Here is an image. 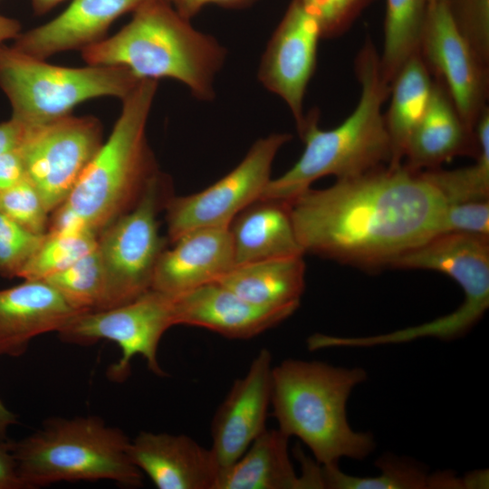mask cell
<instances>
[{
	"mask_svg": "<svg viewBox=\"0 0 489 489\" xmlns=\"http://www.w3.org/2000/svg\"><path fill=\"white\" fill-rule=\"evenodd\" d=\"M446 202L403 163L310 187L289 201L304 252L366 271L390 267L437 235Z\"/></svg>",
	"mask_w": 489,
	"mask_h": 489,
	"instance_id": "6da1fadb",
	"label": "cell"
},
{
	"mask_svg": "<svg viewBox=\"0 0 489 489\" xmlns=\"http://www.w3.org/2000/svg\"><path fill=\"white\" fill-rule=\"evenodd\" d=\"M155 80H140L122 99V109L105 142L64 202L53 211L48 231L99 235L139 201L159 171L146 137L157 92Z\"/></svg>",
	"mask_w": 489,
	"mask_h": 489,
	"instance_id": "7a4b0ae2",
	"label": "cell"
},
{
	"mask_svg": "<svg viewBox=\"0 0 489 489\" xmlns=\"http://www.w3.org/2000/svg\"><path fill=\"white\" fill-rule=\"evenodd\" d=\"M355 72L360 95L353 111L331 129L320 128L318 111L305 115L297 128L304 142L302 154L289 170L269 181L261 197L289 202L322 177L352 178L389 165L382 105L390 84L382 77L379 55L370 39L356 57Z\"/></svg>",
	"mask_w": 489,
	"mask_h": 489,
	"instance_id": "3957f363",
	"label": "cell"
},
{
	"mask_svg": "<svg viewBox=\"0 0 489 489\" xmlns=\"http://www.w3.org/2000/svg\"><path fill=\"white\" fill-rule=\"evenodd\" d=\"M88 65L118 66L139 80L170 78L200 100L214 97L213 82L225 53L196 30L167 0H146L115 34L85 47Z\"/></svg>",
	"mask_w": 489,
	"mask_h": 489,
	"instance_id": "277c9868",
	"label": "cell"
},
{
	"mask_svg": "<svg viewBox=\"0 0 489 489\" xmlns=\"http://www.w3.org/2000/svg\"><path fill=\"white\" fill-rule=\"evenodd\" d=\"M366 379L360 368L283 360L272 369L271 405L278 429L298 437L321 465L366 458L374 450L373 436L354 431L346 413L352 389Z\"/></svg>",
	"mask_w": 489,
	"mask_h": 489,
	"instance_id": "5b68a950",
	"label": "cell"
},
{
	"mask_svg": "<svg viewBox=\"0 0 489 489\" xmlns=\"http://www.w3.org/2000/svg\"><path fill=\"white\" fill-rule=\"evenodd\" d=\"M130 439L97 416L53 417L12 443L18 475L25 489L67 481L110 480L139 486L143 474L132 462Z\"/></svg>",
	"mask_w": 489,
	"mask_h": 489,
	"instance_id": "8992f818",
	"label": "cell"
},
{
	"mask_svg": "<svg viewBox=\"0 0 489 489\" xmlns=\"http://www.w3.org/2000/svg\"><path fill=\"white\" fill-rule=\"evenodd\" d=\"M140 80L118 66L65 67L0 44V89L12 118L24 126L47 123L72 114L89 100L124 99Z\"/></svg>",
	"mask_w": 489,
	"mask_h": 489,
	"instance_id": "52a82bcc",
	"label": "cell"
},
{
	"mask_svg": "<svg viewBox=\"0 0 489 489\" xmlns=\"http://www.w3.org/2000/svg\"><path fill=\"white\" fill-rule=\"evenodd\" d=\"M171 179L158 171L137 204L98 236L105 278L101 310L120 306L151 289L158 260L166 249L159 235V213L173 196Z\"/></svg>",
	"mask_w": 489,
	"mask_h": 489,
	"instance_id": "ba28073f",
	"label": "cell"
},
{
	"mask_svg": "<svg viewBox=\"0 0 489 489\" xmlns=\"http://www.w3.org/2000/svg\"><path fill=\"white\" fill-rule=\"evenodd\" d=\"M174 326L171 295L150 289L128 303L74 316L60 331L62 341L91 345L101 340L114 341L121 350L120 359L108 369L116 382L125 380L130 361L137 355L146 360L154 374L164 377L158 350L163 334Z\"/></svg>",
	"mask_w": 489,
	"mask_h": 489,
	"instance_id": "9c48e42d",
	"label": "cell"
},
{
	"mask_svg": "<svg viewBox=\"0 0 489 489\" xmlns=\"http://www.w3.org/2000/svg\"><path fill=\"white\" fill-rule=\"evenodd\" d=\"M291 139L289 133L262 138L234 169L213 185L195 194L173 195L164 209L169 242L194 229L228 227L242 210L262 197L276 154Z\"/></svg>",
	"mask_w": 489,
	"mask_h": 489,
	"instance_id": "30bf717a",
	"label": "cell"
},
{
	"mask_svg": "<svg viewBox=\"0 0 489 489\" xmlns=\"http://www.w3.org/2000/svg\"><path fill=\"white\" fill-rule=\"evenodd\" d=\"M18 149L26 177L46 209L53 212L69 196L102 141V126L93 116L66 117L24 126Z\"/></svg>",
	"mask_w": 489,
	"mask_h": 489,
	"instance_id": "8fae6325",
	"label": "cell"
},
{
	"mask_svg": "<svg viewBox=\"0 0 489 489\" xmlns=\"http://www.w3.org/2000/svg\"><path fill=\"white\" fill-rule=\"evenodd\" d=\"M419 54L472 130L487 107L489 66L455 27L446 0L429 2Z\"/></svg>",
	"mask_w": 489,
	"mask_h": 489,
	"instance_id": "7c38bea8",
	"label": "cell"
},
{
	"mask_svg": "<svg viewBox=\"0 0 489 489\" xmlns=\"http://www.w3.org/2000/svg\"><path fill=\"white\" fill-rule=\"evenodd\" d=\"M321 26L298 0H292L270 39L259 67L260 82L281 97L297 128L304 120L303 101L316 65Z\"/></svg>",
	"mask_w": 489,
	"mask_h": 489,
	"instance_id": "4fadbf2b",
	"label": "cell"
},
{
	"mask_svg": "<svg viewBox=\"0 0 489 489\" xmlns=\"http://www.w3.org/2000/svg\"><path fill=\"white\" fill-rule=\"evenodd\" d=\"M273 367L270 351L262 349L217 408L211 425V450L220 471L235 462L266 429Z\"/></svg>",
	"mask_w": 489,
	"mask_h": 489,
	"instance_id": "5bb4252c",
	"label": "cell"
},
{
	"mask_svg": "<svg viewBox=\"0 0 489 489\" xmlns=\"http://www.w3.org/2000/svg\"><path fill=\"white\" fill-rule=\"evenodd\" d=\"M171 298L174 326L205 328L237 340L255 337L295 312L251 303L216 282Z\"/></svg>",
	"mask_w": 489,
	"mask_h": 489,
	"instance_id": "9a60e30c",
	"label": "cell"
},
{
	"mask_svg": "<svg viewBox=\"0 0 489 489\" xmlns=\"http://www.w3.org/2000/svg\"><path fill=\"white\" fill-rule=\"evenodd\" d=\"M129 452L158 489H215L220 468L211 448L186 435L142 431Z\"/></svg>",
	"mask_w": 489,
	"mask_h": 489,
	"instance_id": "2e32d148",
	"label": "cell"
},
{
	"mask_svg": "<svg viewBox=\"0 0 489 489\" xmlns=\"http://www.w3.org/2000/svg\"><path fill=\"white\" fill-rule=\"evenodd\" d=\"M160 254L151 289L175 296L216 282L235 266L228 227L191 230Z\"/></svg>",
	"mask_w": 489,
	"mask_h": 489,
	"instance_id": "e0dca14e",
	"label": "cell"
},
{
	"mask_svg": "<svg viewBox=\"0 0 489 489\" xmlns=\"http://www.w3.org/2000/svg\"><path fill=\"white\" fill-rule=\"evenodd\" d=\"M146 0H72L53 19L21 33L13 46L46 60L59 53L82 50L104 38L119 17Z\"/></svg>",
	"mask_w": 489,
	"mask_h": 489,
	"instance_id": "ac0fdd59",
	"label": "cell"
},
{
	"mask_svg": "<svg viewBox=\"0 0 489 489\" xmlns=\"http://www.w3.org/2000/svg\"><path fill=\"white\" fill-rule=\"evenodd\" d=\"M80 313L44 281L0 290V357L23 355L33 339L60 331Z\"/></svg>",
	"mask_w": 489,
	"mask_h": 489,
	"instance_id": "d6986e66",
	"label": "cell"
},
{
	"mask_svg": "<svg viewBox=\"0 0 489 489\" xmlns=\"http://www.w3.org/2000/svg\"><path fill=\"white\" fill-rule=\"evenodd\" d=\"M390 267L442 273L461 286L465 299L489 305V239L438 235L397 258Z\"/></svg>",
	"mask_w": 489,
	"mask_h": 489,
	"instance_id": "ffe728a7",
	"label": "cell"
},
{
	"mask_svg": "<svg viewBox=\"0 0 489 489\" xmlns=\"http://www.w3.org/2000/svg\"><path fill=\"white\" fill-rule=\"evenodd\" d=\"M475 132L461 119L444 86L433 82L428 105L412 132L404 165L419 172L438 168L458 156L475 158Z\"/></svg>",
	"mask_w": 489,
	"mask_h": 489,
	"instance_id": "44dd1931",
	"label": "cell"
},
{
	"mask_svg": "<svg viewBox=\"0 0 489 489\" xmlns=\"http://www.w3.org/2000/svg\"><path fill=\"white\" fill-rule=\"evenodd\" d=\"M235 265L304 255L289 202L260 197L230 223Z\"/></svg>",
	"mask_w": 489,
	"mask_h": 489,
	"instance_id": "7402d4cb",
	"label": "cell"
},
{
	"mask_svg": "<svg viewBox=\"0 0 489 489\" xmlns=\"http://www.w3.org/2000/svg\"><path fill=\"white\" fill-rule=\"evenodd\" d=\"M216 283L251 303L296 311L305 288L303 255L236 264Z\"/></svg>",
	"mask_w": 489,
	"mask_h": 489,
	"instance_id": "603a6c76",
	"label": "cell"
},
{
	"mask_svg": "<svg viewBox=\"0 0 489 489\" xmlns=\"http://www.w3.org/2000/svg\"><path fill=\"white\" fill-rule=\"evenodd\" d=\"M288 439L278 428H266L235 462L219 472L215 489H301Z\"/></svg>",
	"mask_w": 489,
	"mask_h": 489,
	"instance_id": "cb8c5ba5",
	"label": "cell"
},
{
	"mask_svg": "<svg viewBox=\"0 0 489 489\" xmlns=\"http://www.w3.org/2000/svg\"><path fill=\"white\" fill-rule=\"evenodd\" d=\"M433 82L419 53L404 64L390 83V104L385 115L391 158L389 167L403 163L409 138L430 99Z\"/></svg>",
	"mask_w": 489,
	"mask_h": 489,
	"instance_id": "d4e9b609",
	"label": "cell"
},
{
	"mask_svg": "<svg viewBox=\"0 0 489 489\" xmlns=\"http://www.w3.org/2000/svg\"><path fill=\"white\" fill-rule=\"evenodd\" d=\"M428 4V0H386L379 63L382 77L389 84L408 59L419 52Z\"/></svg>",
	"mask_w": 489,
	"mask_h": 489,
	"instance_id": "484cf974",
	"label": "cell"
},
{
	"mask_svg": "<svg viewBox=\"0 0 489 489\" xmlns=\"http://www.w3.org/2000/svg\"><path fill=\"white\" fill-rule=\"evenodd\" d=\"M478 152L475 162L465 168L420 171L438 190L446 204L489 200V108L483 110L474 128Z\"/></svg>",
	"mask_w": 489,
	"mask_h": 489,
	"instance_id": "4316f807",
	"label": "cell"
},
{
	"mask_svg": "<svg viewBox=\"0 0 489 489\" xmlns=\"http://www.w3.org/2000/svg\"><path fill=\"white\" fill-rule=\"evenodd\" d=\"M376 465L381 470L379 475L358 477L342 473L338 465H320L319 486L332 489L436 488V476H429L420 465L412 461L383 456L377 461Z\"/></svg>",
	"mask_w": 489,
	"mask_h": 489,
	"instance_id": "83f0119b",
	"label": "cell"
},
{
	"mask_svg": "<svg viewBox=\"0 0 489 489\" xmlns=\"http://www.w3.org/2000/svg\"><path fill=\"white\" fill-rule=\"evenodd\" d=\"M43 281L81 312L102 309L105 278L97 247L68 268Z\"/></svg>",
	"mask_w": 489,
	"mask_h": 489,
	"instance_id": "f1b7e54d",
	"label": "cell"
},
{
	"mask_svg": "<svg viewBox=\"0 0 489 489\" xmlns=\"http://www.w3.org/2000/svg\"><path fill=\"white\" fill-rule=\"evenodd\" d=\"M91 232L46 233L45 238L18 274L24 280L43 281L71 266L97 247Z\"/></svg>",
	"mask_w": 489,
	"mask_h": 489,
	"instance_id": "f546056e",
	"label": "cell"
},
{
	"mask_svg": "<svg viewBox=\"0 0 489 489\" xmlns=\"http://www.w3.org/2000/svg\"><path fill=\"white\" fill-rule=\"evenodd\" d=\"M0 211L34 234L43 235L48 231L49 211L27 177L0 193Z\"/></svg>",
	"mask_w": 489,
	"mask_h": 489,
	"instance_id": "4dcf8cb0",
	"label": "cell"
},
{
	"mask_svg": "<svg viewBox=\"0 0 489 489\" xmlns=\"http://www.w3.org/2000/svg\"><path fill=\"white\" fill-rule=\"evenodd\" d=\"M451 18L482 62L489 66V0H446Z\"/></svg>",
	"mask_w": 489,
	"mask_h": 489,
	"instance_id": "1f68e13d",
	"label": "cell"
},
{
	"mask_svg": "<svg viewBox=\"0 0 489 489\" xmlns=\"http://www.w3.org/2000/svg\"><path fill=\"white\" fill-rule=\"evenodd\" d=\"M46 234H34L0 211V275L18 277Z\"/></svg>",
	"mask_w": 489,
	"mask_h": 489,
	"instance_id": "d6a6232c",
	"label": "cell"
},
{
	"mask_svg": "<svg viewBox=\"0 0 489 489\" xmlns=\"http://www.w3.org/2000/svg\"><path fill=\"white\" fill-rule=\"evenodd\" d=\"M445 234L489 239V200L446 204L437 235Z\"/></svg>",
	"mask_w": 489,
	"mask_h": 489,
	"instance_id": "836d02e7",
	"label": "cell"
},
{
	"mask_svg": "<svg viewBox=\"0 0 489 489\" xmlns=\"http://www.w3.org/2000/svg\"><path fill=\"white\" fill-rule=\"evenodd\" d=\"M318 21L322 37L344 33L371 0H298Z\"/></svg>",
	"mask_w": 489,
	"mask_h": 489,
	"instance_id": "e575fe53",
	"label": "cell"
},
{
	"mask_svg": "<svg viewBox=\"0 0 489 489\" xmlns=\"http://www.w3.org/2000/svg\"><path fill=\"white\" fill-rule=\"evenodd\" d=\"M25 177V167L18 148L0 155V193Z\"/></svg>",
	"mask_w": 489,
	"mask_h": 489,
	"instance_id": "d590c367",
	"label": "cell"
},
{
	"mask_svg": "<svg viewBox=\"0 0 489 489\" xmlns=\"http://www.w3.org/2000/svg\"><path fill=\"white\" fill-rule=\"evenodd\" d=\"M0 489H25L8 441H0Z\"/></svg>",
	"mask_w": 489,
	"mask_h": 489,
	"instance_id": "8d00e7d4",
	"label": "cell"
},
{
	"mask_svg": "<svg viewBox=\"0 0 489 489\" xmlns=\"http://www.w3.org/2000/svg\"><path fill=\"white\" fill-rule=\"evenodd\" d=\"M185 18L189 19L207 5L225 7H240L254 0H167Z\"/></svg>",
	"mask_w": 489,
	"mask_h": 489,
	"instance_id": "74e56055",
	"label": "cell"
},
{
	"mask_svg": "<svg viewBox=\"0 0 489 489\" xmlns=\"http://www.w3.org/2000/svg\"><path fill=\"white\" fill-rule=\"evenodd\" d=\"M24 129V124L12 117L0 123V155L19 147Z\"/></svg>",
	"mask_w": 489,
	"mask_h": 489,
	"instance_id": "f35d334b",
	"label": "cell"
},
{
	"mask_svg": "<svg viewBox=\"0 0 489 489\" xmlns=\"http://www.w3.org/2000/svg\"><path fill=\"white\" fill-rule=\"evenodd\" d=\"M21 34V24L16 19L0 14V44L15 39Z\"/></svg>",
	"mask_w": 489,
	"mask_h": 489,
	"instance_id": "ab89813d",
	"label": "cell"
},
{
	"mask_svg": "<svg viewBox=\"0 0 489 489\" xmlns=\"http://www.w3.org/2000/svg\"><path fill=\"white\" fill-rule=\"evenodd\" d=\"M16 423V416L0 399V441H6L8 427Z\"/></svg>",
	"mask_w": 489,
	"mask_h": 489,
	"instance_id": "60d3db41",
	"label": "cell"
},
{
	"mask_svg": "<svg viewBox=\"0 0 489 489\" xmlns=\"http://www.w3.org/2000/svg\"><path fill=\"white\" fill-rule=\"evenodd\" d=\"M34 12L38 14H43L49 12L59 3L64 0H30Z\"/></svg>",
	"mask_w": 489,
	"mask_h": 489,
	"instance_id": "b9f144b4",
	"label": "cell"
},
{
	"mask_svg": "<svg viewBox=\"0 0 489 489\" xmlns=\"http://www.w3.org/2000/svg\"><path fill=\"white\" fill-rule=\"evenodd\" d=\"M429 2H433V1H442V0H428Z\"/></svg>",
	"mask_w": 489,
	"mask_h": 489,
	"instance_id": "7bdbcfd3",
	"label": "cell"
}]
</instances>
